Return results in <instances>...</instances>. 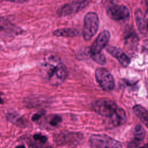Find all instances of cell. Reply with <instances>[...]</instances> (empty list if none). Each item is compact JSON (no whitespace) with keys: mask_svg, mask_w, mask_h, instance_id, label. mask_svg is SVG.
<instances>
[{"mask_svg":"<svg viewBox=\"0 0 148 148\" xmlns=\"http://www.w3.org/2000/svg\"><path fill=\"white\" fill-rule=\"evenodd\" d=\"M44 114V112L43 111H40V112H39L35 114H34L32 117V120L33 121H36V120H39Z\"/></svg>","mask_w":148,"mask_h":148,"instance_id":"cell-19","label":"cell"},{"mask_svg":"<svg viewBox=\"0 0 148 148\" xmlns=\"http://www.w3.org/2000/svg\"><path fill=\"white\" fill-rule=\"evenodd\" d=\"M147 28L148 29V22H147Z\"/></svg>","mask_w":148,"mask_h":148,"instance_id":"cell-25","label":"cell"},{"mask_svg":"<svg viewBox=\"0 0 148 148\" xmlns=\"http://www.w3.org/2000/svg\"><path fill=\"white\" fill-rule=\"evenodd\" d=\"M107 52L113 57L116 58L120 64L124 67H127L130 63V58L120 48L109 46L106 47Z\"/></svg>","mask_w":148,"mask_h":148,"instance_id":"cell-9","label":"cell"},{"mask_svg":"<svg viewBox=\"0 0 148 148\" xmlns=\"http://www.w3.org/2000/svg\"><path fill=\"white\" fill-rule=\"evenodd\" d=\"M124 39L126 43L129 45L133 44L135 42H137L138 40V36L135 32L130 27H128L127 29L124 32Z\"/></svg>","mask_w":148,"mask_h":148,"instance_id":"cell-15","label":"cell"},{"mask_svg":"<svg viewBox=\"0 0 148 148\" xmlns=\"http://www.w3.org/2000/svg\"><path fill=\"white\" fill-rule=\"evenodd\" d=\"M99 27V18L95 12H88L84 17L82 35L84 39L88 41L96 34Z\"/></svg>","mask_w":148,"mask_h":148,"instance_id":"cell-2","label":"cell"},{"mask_svg":"<svg viewBox=\"0 0 148 148\" xmlns=\"http://www.w3.org/2000/svg\"><path fill=\"white\" fill-rule=\"evenodd\" d=\"M6 21L5 20V19H3L2 17H0V31L2 30L4 28L3 25L5 24Z\"/></svg>","mask_w":148,"mask_h":148,"instance_id":"cell-21","label":"cell"},{"mask_svg":"<svg viewBox=\"0 0 148 148\" xmlns=\"http://www.w3.org/2000/svg\"><path fill=\"white\" fill-rule=\"evenodd\" d=\"M92 107L99 114L110 118L116 112L118 107L114 101L110 99L102 98L94 101Z\"/></svg>","mask_w":148,"mask_h":148,"instance_id":"cell-3","label":"cell"},{"mask_svg":"<svg viewBox=\"0 0 148 148\" xmlns=\"http://www.w3.org/2000/svg\"><path fill=\"white\" fill-rule=\"evenodd\" d=\"M16 148H25V147L24 145H19L17 146Z\"/></svg>","mask_w":148,"mask_h":148,"instance_id":"cell-23","label":"cell"},{"mask_svg":"<svg viewBox=\"0 0 148 148\" xmlns=\"http://www.w3.org/2000/svg\"><path fill=\"white\" fill-rule=\"evenodd\" d=\"M137 148H148V143L144 144L143 146H140V147H138Z\"/></svg>","mask_w":148,"mask_h":148,"instance_id":"cell-22","label":"cell"},{"mask_svg":"<svg viewBox=\"0 0 148 148\" xmlns=\"http://www.w3.org/2000/svg\"><path fill=\"white\" fill-rule=\"evenodd\" d=\"M3 1L13 2V3H23L28 1L29 0H3Z\"/></svg>","mask_w":148,"mask_h":148,"instance_id":"cell-20","label":"cell"},{"mask_svg":"<svg viewBox=\"0 0 148 148\" xmlns=\"http://www.w3.org/2000/svg\"><path fill=\"white\" fill-rule=\"evenodd\" d=\"M132 110L140 121L148 128V111L140 105H135Z\"/></svg>","mask_w":148,"mask_h":148,"instance_id":"cell-10","label":"cell"},{"mask_svg":"<svg viewBox=\"0 0 148 148\" xmlns=\"http://www.w3.org/2000/svg\"><path fill=\"white\" fill-rule=\"evenodd\" d=\"M108 16L114 20H124L130 16L128 9L124 5H113L106 10Z\"/></svg>","mask_w":148,"mask_h":148,"instance_id":"cell-8","label":"cell"},{"mask_svg":"<svg viewBox=\"0 0 148 148\" xmlns=\"http://www.w3.org/2000/svg\"><path fill=\"white\" fill-rule=\"evenodd\" d=\"M95 76L97 82L104 91H112L114 88V78L106 69L103 68L97 69L95 72Z\"/></svg>","mask_w":148,"mask_h":148,"instance_id":"cell-5","label":"cell"},{"mask_svg":"<svg viewBox=\"0 0 148 148\" xmlns=\"http://www.w3.org/2000/svg\"><path fill=\"white\" fill-rule=\"evenodd\" d=\"M109 119L111 124L116 127L124 123L126 121L127 117L124 110L121 108H118L115 113Z\"/></svg>","mask_w":148,"mask_h":148,"instance_id":"cell-12","label":"cell"},{"mask_svg":"<svg viewBox=\"0 0 148 148\" xmlns=\"http://www.w3.org/2000/svg\"><path fill=\"white\" fill-rule=\"evenodd\" d=\"M61 121H62V119L60 116L54 114V115H53L51 117H50V119H49V123L51 126L56 127L58 125V124H60L61 122Z\"/></svg>","mask_w":148,"mask_h":148,"instance_id":"cell-17","label":"cell"},{"mask_svg":"<svg viewBox=\"0 0 148 148\" xmlns=\"http://www.w3.org/2000/svg\"><path fill=\"white\" fill-rule=\"evenodd\" d=\"M42 77L53 86L62 84L67 77V69L61 59L54 54H49L41 66Z\"/></svg>","mask_w":148,"mask_h":148,"instance_id":"cell-1","label":"cell"},{"mask_svg":"<svg viewBox=\"0 0 148 148\" xmlns=\"http://www.w3.org/2000/svg\"><path fill=\"white\" fill-rule=\"evenodd\" d=\"M90 0H75L62 6L57 10L60 17H66L82 10L90 3Z\"/></svg>","mask_w":148,"mask_h":148,"instance_id":"cell-6","label":"cell"},{"mask_svg":"<svg viewBox=\"0 0 148 148\" xmlns=\"http://www.w3.org/2000/svg\"><path fill=\"white\" fill-rule=\"evenodd\" d=\"M136 25L138 29L142 34H145L147 30V24H146V18L140 9H136L135 12Z\"/></svg>","mask_w":148,"mask_h":148,"instance_id":"cell-13","label":"cell"},{"mask_svg":"<svg viewBox=\"0 0 148 148\" xmlns=\"http://www.w3.org/2000/svg\"><path fill=\"white\" fill-rule=\"evenodd\" d=\"M3 102V101H2V98H1V97H0V103H2Z\"/></svg>","mask_w":148,"mask_h":148,"instance_id":"cell-24","label":"cell"},{"mask_svg":"<svg viewBox=\"0 0 148 148\" xmlns=\"http://www.w3.org/2000/svg\"><path fill=\"white\" fill-rule=\"evenodd\" d=\"M146 47H147V50H148V45H147V46H146Z\"/></svg>","mask_w":148,"mask_h":148,"instance_id":"cell-26","label":"cell"},{"mask_svg":"<svg viewBox=\"0 0 148 148\" xmlns=\"http://www.w3.org/2000/svg\"><path fill=\"white\" fill-rule=\"evenodd\" d=\"M92 148H122L118 140L105 134H93L89 139Z\"/></svg>","mask_w":148,"mask_h":148,"instance_id":"cell-4","label":"cell"},{"mask_svg":"<svg viewBox=\"0 0 148 148\" xmlns=\"http://www.w3.org/2000/svg\"><path fill=\"white\" fill-rule=\"evenodd\" d=\"M90 56L91 58L93 60V61H94L95 62L100 65H105L106 62V60L105 56L101 53L91 54Z\"/></svg>","mask_w":148,"mask_h":148,"instance_id":"cell-16","label":"cell"},{"mask_svg":"<svg viewBox=\"0 0 148 148\" xmlns=\"http://www.w3.org/2000/svg\"><path fill=\"white\" fill-rule=\"evenodd\" d=\"M33 138H34V140H37V141H39L42 143H45L47 141V138L45 136L39 134H35L34 135Z\"/></svg>","mask_w":148,"mask_h":148,"instance_id":"cell-18","label":"cell"},{"mask_svg":"<svg viewBox=\"0 0 148 148\" xmlns=\"http://www.w3.org/2000/svg\"><path fill=\"white\" fill-rule=\"evenodd\" d=\"M53 34L58 37H75L79 34V31L74 28H62L54 30Z\"/></svg>","mask_w":148,"mask_h":148,"instance_id":"cell-11","label":"cell"},{"mask_svg":"<svg viewBox=\"0 0 148 148\" xmlns=\"http://www.w3.org/2000/svg\"><path fill=\"white\" fill-rule=\"evenodd\" d=\"M145 134L146 132L143 127L140 124L136 125L134 129V139L133 141L139 144L144 139Z\"/></svg>","mask_w":148,"mask_h":148,"instance_id":"cell-14","label":"cell"},{"mask_svg":"<svg viewBox=\"0 0 148 148\" xmlns=\"http://www.w3.org/2000/svg\"><path fill=\"white\" fill-rule=\"evenodd\" d=\"M109 38L110 32L109 31L104 30L102 31L98 35L90 48L91 55L101 53L102 49L106 46Z\"/></svg>","mask_w":148,"mask_h":148,"instance_id":"cell-7","label":"cell"}]
</instances>
